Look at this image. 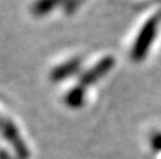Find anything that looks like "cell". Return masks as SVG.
<instances>
[{
    "mask_svg": "<svg viewBox=\"0 0 161 159\" xmlns=\"http://www.w3.org/2000/svg\"><path fill=\"white\" fill-rule=\"evenodd\" d=\"M160 23H161V11H157L156 14H153L144 23V25L142 27L139 35H137L136 41H134L133 48L130 51V56L134 62H140L142 59L146 58L154 38H156Z\"/></svg>",
    "mask_w": 161,
    "mask_h": 159,
    "instance_id": "obj_1",
    "label": "cell"
},
{
    "mask_svg": "<svg viewBox=\"0 0 161 159\" xmlns=\"http://www.w3.org/2000/svg\"><path fill=\"white\" fill-rule=\"evenodd\" d=\"M113 65H114L113 56L108 55V56H105V58H102L97 64H95L93 66L89 68L85 73H82V75L79 76V85L86 87V86H89V85L95 83V82L99 80L105 73H108L109 70L113 68Z\"/></svg>",
    "mask_w": 161,
    "mask_h": 159,
    "instance_id": "obj_2",
    "label": "cell"
},
{
    "mask_svg": "<svg viewBox=\"0 0 161 159\" xmlns=\"http://www.w3.org/2000/svg\"><path fill=\"white\" fill-rule=\"evenodd\" d=\"M80 66V58L76 56V58H71L68 59L64 64H59L58 66H55L53 70L50 72V79L53 82H59L64 80V79L69 78L71 75L76 73L79 70Z\"/></svg>",
    "mask_w": 161,
    "mask_h": 159,
    "instance_id": "obj_3",
    "label": "cell"
},
{
    "mask_svg": "<svg viewBox=\"0 0 161 159\" xmlns=\"http://www.w3.org/2000/svg\"><path fill=\"white\" fill-rule=\"evenodd\" d=\"M85 95H86V87H83L82 85L78 83L71 90H68V93L65 95V103H67V106L72 107V109L80 107L85 103Z\"/></svg>",
    "mask_w": 161,
    "mask_h": 159,
    "instance_id": "obj_4",
    "label": "cell"
},
{
    "mask_svg": "<svg viewBox=\"0 0 161 159\" xmlns=\"http://www.w3.org/2000/svg\"><path fill=\"white\" fill-rule=\"evenodd\" d=\"M65 0H36L31 4V13L34 16H44V14L53 11L57 6L62 4Z\"/></svg>",
    "mask_w": 161,
    "mask_h": 159,
    "instance_id": "obj_5",
    "label": "cell"
},
{
    "mask_svg": "<svg viewBox=\"0 0 161 159\" xmlns=\"http://www.w3.org/2000/svg\"><path fill=\"white\" fill-rule=\"evenodd\" d=\"M83 0H65V11H67L68 14L74 13V11L76 10V7L82 3Z\"/></svg>",
    "mask_w": 161,
    "mask_h": 159,
    "instance_id": "obj_6",
    "label": "cell"
}]
</instances>
